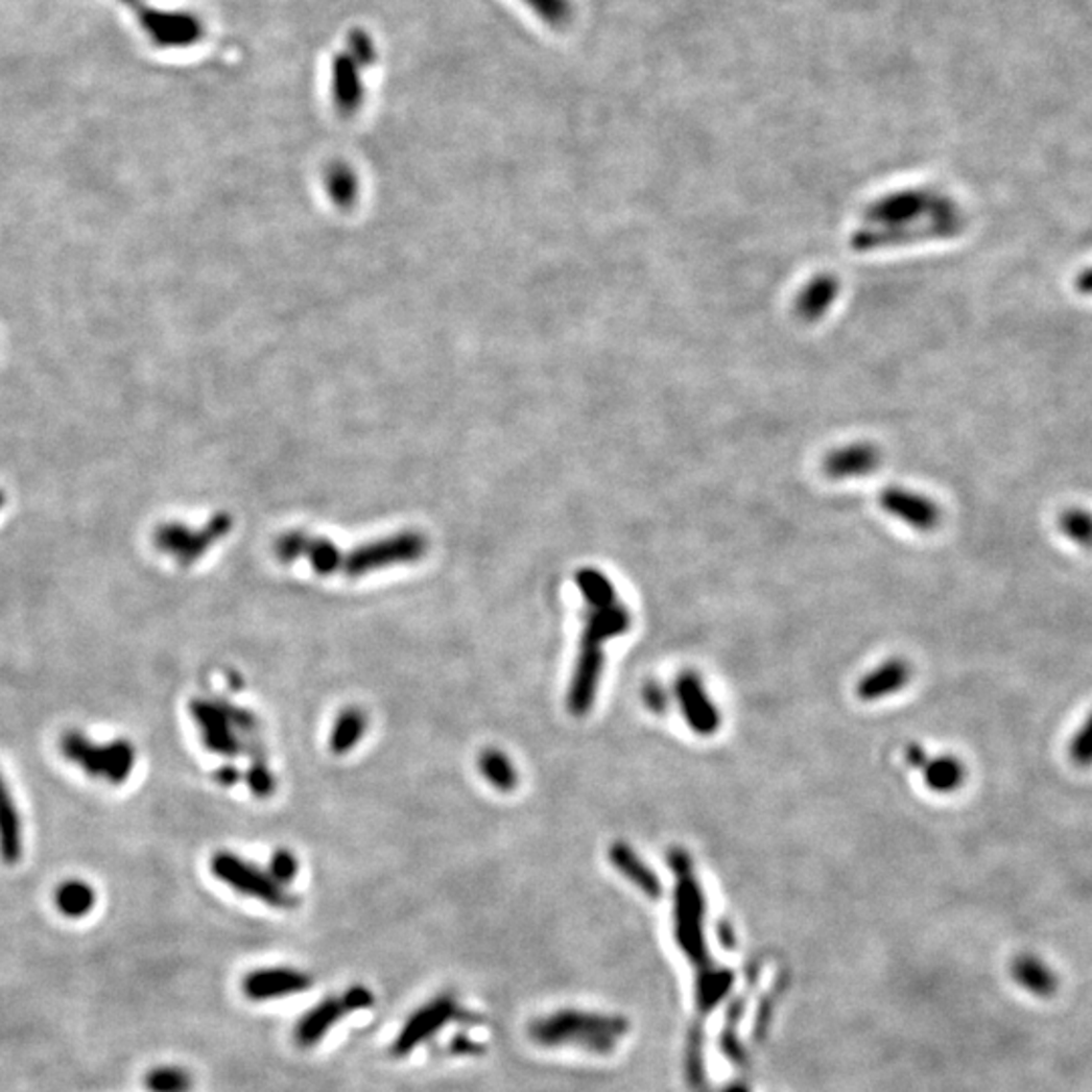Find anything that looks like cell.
Returning <instances> with one entry per match:
<instances>
[{
	"label": "cell",
	"instance_id": "obj_1",
	"mask_svg": "<svg viewBox=\"0 0 1092 1092\" xmlns=\"http://www.w3.org/2000/svg\"><path fill=\"white\" fill-rule=\"evenodd\" d=\"M193 722L200 733L203 744L221 757H237L250 751V742L258 739L259 720L245 708L233 707L223 701L194 698L189 705Z\"/></svg>",
	"mask_w": 1092,
	"mask_h": 1092
},
{
	"label": "cell",
	"instance_id": "obj_2",
	"mask_svg": "<svg viewBox=\"0 0 1092 1092\" xmlns=\"http://www.w3.org/2000/svg\"><path fill=\"white\" fill-rule=\"evenodd\" d=\"M60 753L79 771L114 787L124 785L136 767V746L126 739L96 742L81 731H65Z\"/></svg>",
	"mask_w": 1092,
	"mask_h": 1092
},
{
	"label": "cell",
	"instance_id": "obj_3",
	"mask_svg": "<svg viewBox=\"0 0 1092 1092\" xmlns=\"http://www.w3.org/2000/svg\"><path fill=\"white\" fill-rule=\"evenodd\" d=\"M962 213L959 205L947 194L934 189H906L899 193L886 194L870 203L864 211L867 223L878 225L906 227L925 221L929 217L955 215Z\"/></svg>",
	"mask_w": 1092,
	"mask_h": 1092
},
{
	"label": "cell",
	"instance_id": "obj_4",
	"mask_svg": "<svg viewBox=\"0 0 1092 1092\" xmlns=\"http://www.w3.org/2000/svg\"><path fill=\"white\" fill-rule=\"evenodd\" d=\"M211 872L215 878H219L223 884L239 895L261 900L274 908L298 906V899L286 891V886L278 884L269 876V872L259 870L256 864L239 858L237 854L217 852L211 858Z\"/></svg>",
	"mask_w": 1092,
	"mask_h": 1092
},
{
	"label": "cell",
	"instance_id": "obj_5",
	"mask_svg": "<svg viewBox=\"0 0 1092 1092\" xmlns=\"http://www.w3.org/2000/svg\"><path fill=\"white\" fill-rule=\"evenodd\" d=\"M138 19L142 31L148 34L150 43L161 49L191 47L198 43L205 27L203 21L185 10H161L144 0H120Z\"/></svg>",
	"mask_w": 1092,
	"mask_h": 1092
},
{
	"label": "cell",
	"instance_id": "obj_6",
	"mask_svg": "<svg viewBox=\"0 0 1092 1092\" xmlns=\"http://www.w3.org/2000/svg\"><path fill=\"white\" fill-rule=\"evenodd\" d=\"M229 530L231 516L217 515L198 530L183 522H164L155 530L152 541L157 550L172 556L176 565L191 567L211 546L227 537Z\"/></svg>",
	"mask_w": 1092,
	"mask_h": 1092
},
{
	"label": "cell",
	"instance_id": "obj_7",
	"mask_svg": "<svg viewBox=\"0 0 1092 1092\" xmlns=\"http://www.w3.org/2000/svg\"><path fill=\"white\" fill-rule=\"evenodd\" d=\"M425 552L427 541L423 535L401 532L383 541L354 548L342 561V573H347V577H364L371 571L416 563Z\"/></svg>",
	"mask_w": 1092,
	"mask_h": 1092
},
{
	"label": "cell",
	"instance_id": "obj_8",
	"mask_svg": "<svg viewBox=\"0 0 1092 1092\" xmlns=\"http://www.w3.org/2000/svg\"><path fill=\"white\" fill-rule=\"evenodd\" d=\"M964 227V213L941 215V217H929V219L912 223V225L880 229V231H876V229L856 231L850 239V245L854 252L867 254L872 250L910 245V243L929 241V239H949V237H955Z\"/></svg>",
	"mask_w": 1092,
	"mask_h": 1092
},
{
	"label": "cell",
	"instance_id": "obj_9",
	"mask_svg": "<svg viewBox=\"0 0 1092 1092\" xmlns=\"http://www.w3.org/2000/svg\"><path fill=\"white\" fill-rule=\"evenodd\" d=\"M457 1014V1001L451 996L433 997L403 1024L393 1042V1057H407L423 1042L435 1036Z\"/></svg>",
	"mask_w": 1092,
	"mask_h": 1092
},
{
	"label": "cell",
	"instance_id": "obj_10",
	"mask_svg": "<svg viewBox=\"0 0 1092 1092\" xmlns=\"http://www.w3.org/2000/svg\"><path fill=\"white\" fill-rule=\"evenodd\" d=\"M603 645L606 643L599 642V640L580 636L577 664H575V672L571 678L569 696H567V707L575 716H585L595 705L597 688H599L601 674H603V662H606Z\"/></svg>",
	"mask_w": 1092,
	"mask_h": 1092
},
{
	"label": "cell",
	"instance_id": "obj_11",
	"mask_svg": "<svg viewBox=\"0 0 1092 1092\" xmlns=\"http://www.w3.org/2000/svg\"><path fill=\"white\" fill-rule=\"evenodd\" d=\"M276 554L282 563H293L300 556H304L322 577H330V575L342 571V561H345V554L332 541L306 537L302 532L284 535L276 543Z\"/></svg>",
	"mask_w": 1092,
	"mask_h": 1092
},
{
	"label": "cell",
	"instance_id": "obj_12",
	"mask_svg": "<svg viewBox=\"0 0 1092 1092\" xmlns=\"http://www.w3.org/2000/svg\"><path fill=\"white\" fill-rule=\"evenodd\" d=\"M884 513H888L906 526L919 532H931L941 524V508L929 496L899 485L884 488L878 498Z\"/></svg>",
	"mask_w": 1092,
	"mask_h": 1092
},
{
	"label": "cell",
	"instance_id": "obj_13",
	"mask_svg": "<svg viewBox=\"0 0 1092 1092\" xmlns=\"http://www.w3.org/2000/svg\"><path fill=\"white\" fill-rule=\"evenodd\" d=\"M675 696L688 727L701 737H710L720 727V712L707 694L701 675L684 672L675 680Z\"/></svg>",
	"mask_w": 1092,
	"mask_h": 1092
},
{
	"label": "cell",
	"instance_id": "obj_14",
	"mask_svg": "<svg viewBox=\"0 0 1092 1092\" xmlns=\"http://www.w3.org/2000/svg\"><path fill=\"white\" fill-rule=\"evenodd\" d=\"M243 992L254 1001H269L280 997L295 996L312 988V977L288 967L258 969L245 975Z\"/></svg>",
	"mask_w": 1092,
	"mask_h": 1092
},
{
	"label": "cell",
	"instance_id": "obj_15",
	"mask_svg": "<svg viewBox=\"0 0 1092 1092\" xmlns=\"http://www.w3.org/2000/svg\"><path fill=\"white\" fill-rule=\"evenodd\" d=\"M882 451L870 442H854L844 448L830 451L824 457V474L830 480H850L862 478L880 468Z\"/></svg>",
	"mask_w": 1092,
	"mask_h": 1092
},
{
	"label": "cell",
	"instance_id": "obj_16",
	"mask_svg": "<svg viewBox=\"0 0 1092 1092\" xmlns=\"http://www.w3.org/2000/svg\"><path fill=\"white\" fill-rule=\"evenodd\" d=\"M25 830L19 805L0 771V860L6 867H15L23 860Z\"/></svg>",
	"mask_w": 1092,
	"mask_h": 1092
},
{
	"label": "cell",
	"instance_id": "obj_17",
	"mask_svg": "<svg viewBox=\"0 0 1092 1092\" xmlns=\"http://www.w3.org/2000/svg\"><path fill=\"white\" fill-rule=\"evenodd\" d=\"M351 1014L345 997H326L321 1003H316L310 1012L302 1016V1020L295 1026V1042L302 1048H312L321 1042L322 1038L330 1031V1028L342 1018Z\"/></svg>",
	"mask_w": 1092,
	"mask_h": 1092
},
{
	"label": "cell",
	"instance_id": "obj_18",
	"mask_svg": "<svg viewBox=\"0 0 1092 1092\" xmlns=\"http://www.w3.org/2000/svg\"><path fill=\"white\" fill-rule=\"evenodd\" d=\"M839 293V282L832 274H820L811 278L798 295L796 316L805 324L820 322L832 308Z\"/></svg>",
	"mask_w": 1092,
	"mask_h": 1092
},
{
	"label": "cell",
	"instance_id": "obj_19",
	"mask_svg": "<svg viewBox=\"0 0 1092 1092\" xmlns=\"http://www.w3.org/2000/svg\"><path fill=\"white\" fill-rule=\"evenodd\" d=\"M908 682H910L908 662L895 658V660L880 664L876 670H872L858 682V696L864 703L880 701V698L897 694Z\"/></svg>",
	"mask_w": 1092,
	"mask_h": 1092
},
{
	"label": "cell",
	"instance_id": "obj_20",
	"mask_svg": "<svg viewBox=\"0 0 1092 1092\" xmlns=\"http://www.w3.org/2000/svg\"><path fill=\"white\" fill-rule=\"evenodd\" d=\"M332 92L338 108L353 112L362 99L360 65L351 53H338L332 62Z\"/></svg>",
	"mask_w": 1092,
	"mask_h": 1092
},
{
	"label": "cell",
	"instance_id": "obj_21",
	"mask_svg": "<svg viewBox=\"0 0 1092 1092\" xmlns=\"http://www.w3.org/2000/svg\"><path fill=\"white\" fill-rule=\"evenodd\" d=\"M369 727L364 710L358 707L345 708L330 731V749L334 755H347L362 740Z\"/></svg>",
	"mask_w": 1092,
	"mask_h": 1092
},
{
	"label": "cell",
	"instance_id": "obj_22",
	"mask_svg": "<svg viewBox=\"0 0 1092 1092\" xmlns=\"http://www.w3.org/2000/svg\"><path fill=\"white\" fill-rule=\"evenodd\" d=\"M97 895L92 884L79 878L65 880L55 891V906L67 919H84L96 908Z\"/></svg>",
	"mask_w": 1092,
	"mask_h": 1092
},
{
	"label": "cell",
	"instance_id": "obj_23",
	"mask_svg": "<svg viewBox=\"0 0 1092 1092\" xmlns=\"http://www.w3.org/2000/svg\"><path fill=\"white\" fill-rule=\"evenodd\" d=\"M478 769L482 773L483 779L502 793L515 791L516 785H518L515 763L500 749H483L482 755L478 759Z\"/></svg>",
	"mask_w": 1092,
	"mask_h": 1092
},
{
	"label": "cell",
	"instance_id": "obj_24",
	"mask_svg": "<svg viewBox=\"0 0 1092 1092\" xmlns=\"http://www.w3.org/2000/svg\"><path fill=\"white\" fill-rule=\"evenodd\" d=\"M921 771L927 787L936 793H951L964 785L965 767L957 757L943 755L939 759L927 761Z\"/></svg>",
	"mask_w": 1092,
	"mask_h": 1092
},
{
	"label": "cell",
	"instance_id": "obj_25",
	"mask_svg": "<svg viewBox=\"0 0 1092 1092\" xmlns=\"http://www.w3.org/2000/svg\"><path fill=\"white\" fill-rule=\"evenodd\" d=\"M1014 977L1036 996H1050L1059 988L1057 973L1036 957H1022L1014 965Z\"/></svg>",
	"mask_w": 1092,
	"mask_h": 1092
},
{
	"label": "cell",
	"instance_id": "obj_26",
	"mask_svg": "<svg viewBox=\"0 0 1092 1092\" xmlns=\"http://www.w3.org/2000/svg\"><path fill=\"white\" fill-rule=\"evenodd\" d=\"M575 583L589 608H608L617 601L615 587L611 585L610 578L597 569H578Z\"/></svg>",
	"mask_w": 1092,
	"mask_h": 1092
},
{
	"label": "cell",
	"instance_id": "obj_27",
	"mask_svg": "<svg viewBox=\"0 0 1092 1092\" xmlns=\"http://www.w3.org/2000/svg\"><path fill=\"white\" fill-rule=\"evenodd\" d=\"M610 860L613 862V867L617 868L621 874L632 878L636 884H640L645 891H654L656 888L654 874L643 867L642 860L636 856V852L627 844L615 841L610 848Z\"/></svg>",
	"mask_w": 1092,
	"mask_h": 1092
},
{
	"label": "cell",
	"instance_id": "obj_28",
	"mask_svg": "<svg viewBox=\"0 0 1092 1092\" xmlns=\"http://www.w3.org/2000/svg\"><path fill=\"white\" fill-rule=\"evenodd\" d=\"M144 1087L150 1092H191L193 1076L181 1066H159L144 1076Z\"/></svg>",
	"mask_w": 1092,
	"mask_h": 1092
},
{
	"label": "cell",
	"instance_id": "obj_29",
	"mask_svg": "<svg viewBox=\"0 0 1092 1092\" xmlns=\"http://www.w3.org/2000/svg\"><path fill=\"white\" fill-rule=\"evenodd\" d=\"M522 2L550 27H565L573 19L571 0H522Z\"/></svg>",
	"mask_w": 1092,
	"mask_h": 1092
},
{
	"label": "cell",
	"instance_id": "obj_30",
	"mask_svg": "<svg viewBox=\"0 0 1092 1092\" xmlns=\"http://www.w3.org/2000/svg\"><path fill=\"white\" fill-rule=\"evenodd\" d=\"M1062 532L1076 545L1092 546V515L1083 511H1068L1061 518Z\"/></svg>",
	"mask_w": 1092,
	"mask_h": 1092
},
{
	"label": "cell",
	"instance_id": "obj_31",
	"mask_svg": "<svg viewBox=\"0 0 1092 1092\" xmlns=\"http://www.w3.org/2000/svg\"><path fill=\"white\" fill-rule=\"evenodd\" d=\"M245 779H247L250 789L258 798H269L276 791V777L267 769L265 759L252 761V767H250V771L245 773Z\"/></svg>",
	"mask_w": 1092,
	"mask_h": 1092
},
{
	"label": "cell",
	"instance_id": "obj_32",
	"mask_svg": "<svg viewBox=\"0 0 1092 1092\" xmlns=\"http://www.w3.org/2000/svg\"><path fill=\"white\" fill-rule=\"evenodd\" d=\"M298 870H300L298 858H295L289 850H278V852L271 856V860H269V870H267V872H269V876H271L278 884L286 886V884H289V882L298 876Z\"/></svg>",
	"mask_w": 1092,
	"mask_h": 1092
},
{
	"label": "cell",
	"instance_id": "obj_33",
	"mask_svg": "<svg viewBox=\"0 0 1092 1092\" xmlns=\"http://www.w3.org/2000/svg\"><path fill=\"white\" fill-rule=\"evenodd\" d=\"M1070 757L1081 767L1092 765V714L1085 720L1083 729L1076 733V737L1072 740Z\"/></svg>",
	"mask_w": 1092,
	"mask_h": 1092
},
{
	"label": "cell",
	"instance_id": "obj_34",
	"mask_svg": "<svg viewBox=\"0 0 1092 1092\" xmlns=\"http://www.w3.org/2000/svg\"><path fill=\"white\" fill-rule=\"evenodd\" d=\"M354 57V62L360 65V67H369V65L375 64V57H377V51H375V43L371 41V37L364 31H353L349 37V51Z\"/></svg>",
	"mask_w": 1092,
	"mask_h": 1092
},
{
	"label": "cell",
	"instance_id": "obj_35",
	"mask_svg": "<svg viewBox=\"0 0 1092 1092\" xmlns=\"http://www.w3.org/2000/svg\"><path fill=\"white\" fill-rule=\"evenodd\" d=\"M342 997H345V1003H347L349 1012H360V1010H366V1007L375 1005L373 992L366 990L364 986H354L351 990H347Z\"/></svg>",
	"mask_w": 1092,
	"mask_h": 1092
},
{
	"label": "cell",
	"instance_id": "obj_36",
	"mask_svg": "<svg viewBox=\"0 0 1092 1092\" xmlns=\"http://www.w3.org/2000/svg\"><path fill=\"white\" fill-rule=\"evenodd\" d=\"M643 703H645V707L649 708V710L662 714V712L668 710V694L664 692L662 686H658V684H649V686L643 688Z\"/></svg>",
	"mask_w": 1092,
	"mask_h": 1092
},
{
	"label": "cell",
	"instance_id": "obj_37",
	"mask_svg": "<svg viewBox=\"0 0 1092 1092\" xmlns=\"http://www.w3.org/2000/svg\"><path fill=\"white\" fill-rule=\"evenodd\" d=\"M451 1050L457 1054H474V1052H482V1046L466 1036H457L451 1042Z\"/></svg>",
	"mask_w": 1092,
	"mask_h": 1092
},
{
	"label": "cell",
	"instance_id": "obj_38",
	"mask_svg": "<svg viewBox=\"0 0 1092 1092\" xmlns=\"http://www.w3.org/2000/svg\"><path fill=\"white\" fill-rule=\"evenodd\" d=\"M906 761H908L912 767L923 769L925 763H927L929 759H927V753H925V749H923L921 744H908V749H906Z\"/></svg>",
	"mask_w": 1092,
	"mask_h": 1092
},
{
	"label": "cell",
	"instance_id": "obj_39",
	"mask_svg": "<svg viewBox=\"0 0 1092 1092\" xmlns=\"http://www.w3.org/2000/svg\"><path fill=\"white\" fill-rule=\"evenodd\" d=\"M215 779H217L223 787H231V785H235V783L241 779V775H239V771H237L235 767H221L219 771L215 773Z\"/></svg>",
	"mask_w": 1092,
	"mask_h": 1092
},
{
	"label": "cell",
	"instance_id": "obj_40",
	"mask_svg": "<svg viewBox=\"0 0 1092 1092\" xmlns=\"http://www.w3.org/2000/svg\"><path fill=\"white\" fill-rule=\"evenodd\" d=\"M1076 289H1078L1081 293L1092 295V269L1083 271V274L1076 278Z\"/></svg>",
	"mask_w": 1092,
	"mask_h": 1092
}]
</instances>
